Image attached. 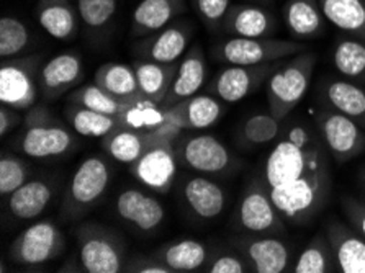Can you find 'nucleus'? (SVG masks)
<instances>
[{
	"label": "nucleus",
	"instance_id": "obj_1",
	"mask_svg": "<svg viewBox=\"0 0 365 273\" xmlns=\"http://www.w3.org/2000/svg\"><path fill=\"white\" fill-rule=\"evenodd\" d=\"M262 178L287 222L305 226L317 218L333 193L331 155L317 128L303 121L285 125L265 159Z\"/></svg>",
	"mask_w": 365,
	"mask_h": 273
},
{
	"label": "nucleus",
	"instance_id": "obj_2",
	"mask_svg": "<svg viewBox=\"0 0 365 273\" xmlns=\"http://www.w3.org/2000/svg\"><path fill=\"white\" fill-rule=\"evenodd\" d=\"M77 139L69 126L56 118L44 103H36L26 111L15 148L31 159H54L68 155Z\"/></svg>",
	"mask_w": 365,
	"mask_h": 273
},
{
	"label": "nucleus",
	"instance_id": "obj_3",
	"mask_svg": "<svg viewBox=\"0 0 365 273\" xmlns=\"http://www.w3.org/2000/svg\"><path fill=\"white\" fill-rule=\"evenodd\" d=\"M318 56L312 51L298 53L287 58L284 64L269 77L265 83L269 111L275 118L285 121L298 103L305 98L312 86Z\"/></svg>",
	"mask_w": 365,
	"mask_h": 273
},
{
	"label": "nucleus",
	"instance_id": "obj_4",
	"mask_svg": "<svg viewBox=\"0 0 365 273\" xmlns=\"http://www.w3.org/2000/svg\"><path fill=\"white\" fill-rule=\"evenodd\" d=\"M113 178V169L103 155H91L84 159L69 180L61 206V218L76 221L102 202Z\"/></svg>",
	"mask_w": 365,
	"mask_h": 273
},
{
	"label": "nucleus",
	"instance_id": "obj_5",
	"mask_svg": "<svg viewBox=\"0 0 365 273\" xmlns=\"http://www.w3.org/2000/svg\"><path fill=\"white\" fill-rule=\"evenodd\" d=\"M77 249L86 273H120L126 265V241L113 227L84 221L76 227Z\"/></svg>",
	"mask_w": 365,
	"mask_h": 273
},
{
	"label": "nucleus",
	"instance_id": "obj_6",
	"mask_svg": "<svg viewBox=\"0 0 365 273\" xmlns=\"http://www.w3.org/2000/svg\"><path fill=\"white\" fill-rule=\"evenodd\" d=\"M307 51L302 41L280 38H235L228 36L213 44L212 58L226 66H256L292 58Z\"/></svg>",
	"mask_w": 365,
	"mask_h": 273
},
{
	"label": "nucleus",
	"instance_id": "obj_7",
	"mask_svg": "<svg viewBox=\"0 0 365 273\" xmlns=\"http://www.w3.org/2000/svg\"><path fill=\"white\" fill-rule=\"evenodd\" d=\"M43 54H24L2 59L0 66V103L29 111L41 96Z\"/></svg>",
	"mask_w": 365,
	"mask_h": 273
},
{
	"label": "nucleus",
	"instance_id": "obj_8",
	"mask_svg": "<svg viewBox=\"0 0 365 273\" xmlns=\"http://www.w3.org/2000/svg\"><path fill=\"white\" fill-rule=\"evenodd\" d=\"M313 123L336 164L351 163L365 153V130L349 116L319 102Z\"/></svg>",
	"mask_w": 365,
	"mask_h": 273
},
{
	"label": "nucleus",
	"instance_id": "obj_9",
	"mask_svg": "<svg viewBox=\"0 0 365 273\" xmlns=\"http://www.w3.org/2000/svg\"><path fill=\"white\" fill-rule=\"evenodd\" d=\"M235 221L241 232L270 236H282L285 232L287 221L279 213L262 177L252 178L245 187L237 203Z\"/></svg>",
	"mask_w": 365,
	"mask_h": 273
},
{
	"label": "nucleus",
	"instance_id": "obj_10",
	"mask_svg": "<svg viewBox=\"0 0 365 273\" xmlns=\"http://www.w3.org/2000/svg\"><path fill=\"white\" fill-rule=\"evenodd\" d=\"M64 249V232L53 221H38L14 239L9 259L20 267H38L58 259Z\"/></svg>",
	"mask_w": 365,
	"mask_h": 273
},
{
	"label": "nucleus",
	"instance_id": "obj_11",
	"mask_svg": "<svg viewBox=\"0 0 365 273\" xmlns=\"http://www.w3.org/2000/svg\"><path fill=\"white\" fill-rule=\"evenodd\" d=\"M175 154L182 165L202 175H223L235 165L230 149L212 135L179 136Z\"/></svg>",
	"mask_w": 365,
	"mask_h": 273
},
{
	"label": "nucleus",
	"instance_id": "obj_12",
	"mask_svg": "<svg viewBox=\"0 0 365 273\" xmlns=\"http://www.w3.org/2000/svg\"><path fill=\"white\" fill-rule=\"evenodd\" d=\"M230 246L245 255L254 273H284L292 269V247L279 236L237 232L230 237Z\"/></svg>",
	"mask_w": 365,
	"mask_h": 273
},
{
	"label": "nucleus",
	"instance_id": "obj_13",
	"mask_svg": "<svg viewBox=\"0 0 365 273\" xmlns=\"http://www.w3.org/2000/svg\"><path fill=\"white\" fill-rule=\"evenodd\" d=\"M284 61L256 66H226L208 83V93L223 100L225 103L241 102L264 87L269 77L284 64Z\"/></svg>",
	"mask_w": 365,
	"mask_h": 273
},
{
	"label": "nucleus",
	"instance_id": "obj_14",
	"mask_svg": "<svg viewBox=\"0 0 365 273\" xmlns=\"http://www.w3.org/2000/svg\"><path fill=\"white\" fill-rule=\"evenodd\" d=\"M193 33H195V25L192 24V20L177 19L159 31L140 38V41L135 44V54L138 59L153 61V63H179V59L189 51Z\"/></svg>",
	"mask_w": 365,
	"mask_h": 273
},
{
	"label": "nucleus",
	"instance_id": "obj_15",
	"mask_svg": "<svg viewBox=\"0 0 365 273\" xmlns=\"http://www.w3.org/2000/svg\"><path fill=\"white\" fill-rule=\"evenodd\" d=\"M177 163L179 159L174 143H154L135 164H131V172L149 190L165 193L175 180Z\"/></svg>",
	"mask_w": 365,
	"mask_h": 273
},
{
	"label": "nucleus",
	"instance_id": "obj_16",
	"mask_svg": "<svg viewBox=\"0 0 365 273\" xmlns=\"http://www.w3.org/2000/svg\"><path fill=\"white\" fill-rule=\"evenodd\" d=\"M277 30V16L267 5L254 2L231 5L221 26V33L235 38H269Z\"/></svg>",
	"mask_w": 365,
	"mask_h": 273
},
{
	"label": "nucleus",
	"instance_id": "obj_17",
	"mask_svg": "<svg viewBox=\"0 0 365 273\" xmlns=\"http://www.w3.org/2000/svg\"><path fill=\"white\" fill-rule=\"evenodd\" d=\"M84 81V64L79 53H61L44 61L41 68V98L44 102H56L66 93L76 91Z\"/></svg>",
	"mask_w": 365,
	"mask_h": 273
},
{
	"label": "nucleus",
	"instance_id": "obj_18",
	"mask_svg": "<svg viewBox=\"0 0 365 273\" xmlns=\"http://www.w3.org/2000/svg\"><path fill=\"white\" fill-rule=\"evenodd\" d=\"M115 211L125 225L140 232H153L165 220V210L156 197L138 188H126L115 203Z\"/></svg>",
	"mask_w": 365,
	"mask_h": 273
},
{
	"label": "nucleus",
	"instance_id": "obj_19",
	"mask_svg": "<svg viewBox=\"0 0 365 273\" xmlns=\"http://www.w3.org/2000/svg\"><path fill=\"white\" fill-rule=\"evenodd\" d=\"M318 100L349 116L365 130V86L344 77H326L317 88Z\"/></svg>",
	"mask_w": 365,
	"mask_h": 273
},
{
	"label": "nucleus",
	"instance_id": "obj_20",
	"mask_svg": "<svg viewBox=\"0 0 365 273\" xmlns=\"http://www.w3.org/2000/svg\"><path fill=\"white\" fill-rule=\"evenodd\" d=\"M207 58L200 43H195L179 61L175 77L170 86L168 96L161 103L164 108H170L180 103L182 100L197 96L198 91L207 81Z\"/></svg>",
	"mask_w": 365,
	"mask_h": 273
},
{
	"label": "nucleus",
	"instance_id": "obj_21",
	"mask_svg": "<svg viewBox=\"0 0 365 273\" xmlns=\"http://www.w3.org/2000/svg\"><path fill=\"white\" fill-rule=\"evenodd\" d=\"M326 237L341 273H365V237L339 220H329Z\"/></svg>",
	"mask_w": 365,
	"mask_h": 273
},
{
	"label": "nucleus",
	"instance_id": "obj_22",
	"mask_svg": "<svg viewBox=\"0 0 365 273\" xmlns=\"http://www.w3.org/2000/svg\"><path fill=\"white\" fill-rule=\"evenodd\" d=\"M182 198L200 220H215L226 208V192L205 175H187L182 180Z\"/></svg>",
	"mask_w": 365,
	"mask_h": 273
},
{
	"label": "nucleus",
	"instance_id": "obj_23",
	"mask_svg": "<svg viewBox=\"0 0 365 273\" xmlns=\"http://www.w3.org/2000/svg\"><path fill=\"white\" fill-rule=\"evenodd\" d=\"M282 20L295 41L318 40L328 24L319 0H287L282 5Z\"/></svg>",
	"mask_w": 365,
	"mask_h": 273
},
{
	"label": "nucleus",
	"instance_id": "obj_24",
	"mask_svg": "<svg viewBox=\"0 0 365 273\" xmlns=\"http://www.w3.org/2000/svg\"><path fill=\"white\" fill-rule=\"evenodd\" d=\"M35 16L43 30L58 41H73L82 26L73 0H38Z\"/></svg>",
	"mask_w": 365,
	"mask_h": 273
},
{
	"label": "nucleus",
	"instance_id": "obj_25",
	"mask_svg": "<svg viewBox=\"0 0 365 273\" xmlns=\"http://www.w3.org/2000/svg\"><path fill=\"white\" fill-rule=\"evenodd\" d=\"M169 118L179 125L182 130H208L225 113L223 100L205 93L182 100L180 103L168 108Z\"/></svg>",
	"mask_w": 365,
	"mask_h": 273
},
{
	"label": "nucleus",
	"instance_id": "obj_26",
	"mask_svg": "<svg viewBox=\"0 0 365 273\" xmlns=\"http://www.w3.org/2000/svg\"><path fill=\"white\" fill-rule=\"evenodd\" d=\"M187 12V0H141L131 19V35L145 38Z\"/></svg>",
	"mask_w": 365,
	"mask_h": 273
},
{
	"label": "nucleus",
	"instance_id": "obj_27",
	"mask_svg": "<svg viewBox=\"0 0 365 273\" xmlns=\"http://www.w3.org/2000/svg\"><path fill=\"white\" fill-rule=\"evenodd\" d=\"M56 192L53 182L46 178H30L19 190L9 195L5 210L19 221H30L40 216L51 203Z\"/></svg>",
	"mask_w": 365,
	"mask_h": 273
},
{
	"label": "nucleus",
	"instance_id": "obj_28",
	"mask_svg": "<svg viewBox=\"0 0 365 273\" xmlns=\"http://www.w3.org/2000/svg\"><path fill=\"white\" fill-rule=\"evenodd\" d=\"M154 143H164L159 141L154 131H136L128 130V128H118L117 131L110 133L108 136L103 138V149L117 163L131 165Z\"/></svg>",
	"mask_w": 365,
	"mask_h": 273
},
{
	"label": "nucleus",
	"instance_id": "obj_29",
	"mask_svg": "<svg viewBox=\"0 0 365 273\" xmlns=\"http://www.w3.org/2000/svg\"><path fill=\"white\" fill-rule=\"evenodd\" d=\"M153 255L169 269H173L174 273L195 272L203 269L207 264L210 249L195 239H179V241L164 244L163 247L154 250Z\"/></svg>",
	"mask_w": 365,
	"mask_h": 273
},
{
	"label": "nucleus",
	"instance_id": "obj_30",
	"mask_svg": "<svg viewBox=\"0 0 365 273\" xmlns=\"http://www.w3.org/2000/svg\"><path fill=\"white\" fill-rule=\"evenodd\" d=\"M131 66L136 72L140 96L151 100V102L163 103L170 86H173L179 63L161 64L146 59H135Z\"/></svg>",
	"mask_w": 365,
	"mask_h": 273
},
{
	"label": "nucleus",
	"instance_id": "obj_31",
	"mask_svg": "<svg viewBox=\"0 0 365 273\" xmlns=\"http://www.w3.org/2000/svg\"><path fill=\"white\" fill-rule=\"evenodd\" d=\"M93 82L110 96L121 102H133L140 96L136 72L133 66L121 63H105L96 71Z\"/></svg>",
	"mask_w": 365,
	"mask_h": 273
},
{
	"label": "nucleus",
	"instance_id": "obj_32",
	"mask_svg": "<svg viewBox=\"0 0 365 273\" xmlns=\"http://www.w3.org/2000/svg\"><path fill=\"white\" fill-rule=\"evenodd\" d=\"M329 24L351 36L365 38V0H319Z\"/></svg>",
	"mask_w": 365,
	"mask_h": 273
},
{
	"label": "nucleus",
	"instance_id": "obj_33",
	"mask_svg": "<svg viewBox=\"0 0 365 273\" xmlns=\"http://www.w3.org/2000/svg\"><path fill=\"white\" fill-rule=\"evenodd\" d=\"M333 64L341 77L365 86V38L337 40L333 48Z\"/></svg>",
	"mask_w": 365,
	"mask_h": 273
},
{
	"label": "nucleus",
	"instance_id": "obj_34",
	"mask_svg": "<svg viewBox=\"0 0 365 273\" xmlns=\"http://www.w3.org/2000/svg\"><path fill=\"white\" fill-rule=\"evenodd\" d=\"M74 4L86 35L102 41L117 15V0H74Z\"/></svg>",
	"mask_w": 365,
	"mask_h": 273
},
{
	"label": "nucleus",
	"instance_id": "obj_35",
	"mask_svg": "<svg viewBox=\"0 0 365 273\" xmlns=\"http://www.w3.org/2000/svg\"><path fill=\"white\" fill-rule=\"evenodd\" d=\"M66 118L69 121V126L81 136L87 138H105L110 133L117 131L121 128L120 116H112L98 113V111L79 107L76 103H69L66 108Z\"/></svg>",
	"mask_w": 365,
	"mask_h": 273
},
{
	"label": "nucleus",
	"instance_id": "obj_36",
	"mask_svg": "<svg viewBox=\"0 0 365 273\" xmlns=\"http://www.w3.org/2000/svg\"><path fill=\"white\" fill-rule=\"evenodd\" d=\"M290 272L293 273H333L339 272L334 257L333 247L326 237V232H319L307 247L298 255L295 264L292 265Z\"/></svg>",
	"mask_w": 365,
	"mask_h": 273
},
{
	"label": "nucleus",
	"instance_id": "obj_37",
	"mask_svg": "<svg viewBox=\"0 0 365 273\" xmlns=\"http://www.w3.org/2000/svg\"><path fill=\"white\" fill-rule=\"evenodd\" d=\"M169 121L168 108L161 103L138 97L128 103V107L120 115L121 128L136 131H154Z\"/></svg>",
	"mask_w": 365,
	"mask_h": 273
},
{
	"label": "nucleus",
	"instance_id": "obj_38",
	"mask_svg": "<svg viewBox=\"0 0 365 273\" xmlns=\"http://www.w3.org/2000/svg\"><path fill=\"white\" fill-rule=\"evenodd\" d=\"M69 103H76L79 107L98 111V113L120 116L128 107L130 102H121V100L110 96L108 92H105L102 87H98L93 82L73 91L69 96Z\"/></svg>",
	"mask_w": 365,
	"mask_h": 273
},
{
	"label": "nucleus",
	"instance_id": "obj_39",
	"mask_svg": "<svg viewBox=\"0 0 365 273\" xmlns=\"http://www.w3.org/2000/svg\"><path fill=\"white\" fill-rule=\"evenodd\" d=\"M33 33L24 21L15 16L0 20V56L2 59L24 56L33 46Z\"/></svg>",
	"mask_w": 365,
	"mask_h": 273
},
{
	"label": "nucleus",
	"instance_id": "obj_40",
	"mask_svg": "<svg viewBox=\"0 0 365 273\" xmlns=\"http://www.w3.org/2000/svg\"><path fill=\"white\" fill-rule=\"evenodd\" d=\"M284 121L270 113H257L245 121L241 128V139L249 148H261L275 143L284 131Z\"/></svg>",
	"mask_w": 365,
	"mask_h": 273
},
{
	"label": "nucleus",
	"instance_id": "obj_41",
	"mask_svg": "<svg viewBox=\"0 0 365 273\" xmlns=\"http://www.w3.org/2000/svg\"><path fill=\"white\" fill-rule=\"evenodd\" d=\"M31 169L26 160L12 153H4L0 158V195L7 198L30 180Z\"/></svg>",
	"mask_w": 365,
	"mask_h": 273
},
{
	"label": "nucleus",
	"instance_id": "obj_42",
	"mask_svg": "<svg viewBox=\"0 0 365 273\" xmlns=\"http://www.w3.org/2000/svg\"><path fill=\"white\" fill-rule=\"evenodd\" d=\"M231 249L221 247L210 250V257L203 267L207 273H251L252 267L241 252L230 246Z\"/></svg>",
	"mask_w": 365,
	"mask_h": 273
},
{
	"label": "nucleus",
	"instance_id": "obj_43",
	"mask_svg": "<svg viewBox=\"0 0 365 273\" xmlns=\"http://www.w3.org/2000/svg\"><path fill=\"white\" fill-rule=\"evenodd\" d=\"M190 2L207 30L212 33L221 31L225 16L231 7V0H190Z\"/></svg>",
	"mask_w": 365,
	"mask_h": 273
},
{
	"label": "nucleus",
	"instance_id": "obj_44",
	"mask_svg": "<svg viewBox=\"0 0 365 273\" xmlns=\"http://www.w3.org/2000/svg\"><path fill=\"white\" fill-rule=\"evenodd\" d=\"M341 206L347 221L351 222V226L365 237V202L364 200L351 197V195H344V197L341 198Z\"/></svg>",
	"mask_w": 365,
	"mask_h": 273
},
{
	"label": "nucleus",
	"instance_id": "obj_45",
	"mask_svg": "<svg viewBox=\"0 0 365 273\" xmlns=\"http://www.w3.org/2000/svg\"><path fill=\"white\" fill-rule=\"evenodd\" d=\"M128 273H174L173 269L163 264L154 255H136L135 259L126 262L125 270Z\"/></svg>",
	"mask_w": 365,
	"mask_h": 273
},
{
	"label": "nucleus",
	"instance_id": "obj_46",
	"mask_svg": "<svg viewBox=\"0 0 365 273\" xmlns=\"http://www.w3.org/2000/svg\"><path fill=\"white\" fill-rule=\"evenodd\" d=\"M24 118L25 116L20 115V110H15L4 103L0 105V135L7 136L16 126H21Z\"/></svg>",
	"mask_w": 365,
	"mask_h": 273
},
{
	"label": "nucleus",
	"instance_id": "obj_47",
	"mask_svg": "<svg viewBox=\"0 0 365 273\" xmlns=\"http://www.w3.org/2000/svg\"><path fill=\"white\" fill-rule=\"evenodd\" d=\"M59 272H84V267H82L79 257H77L74 252L71 257H68V260L64 262Z\"/></svg>",
	"mask_w": 365,
	"mask_h": 273
},
{
	"label": "nucleus",
	"instance_id": "obj_48",
	"mask_svg": "<svg viewBox=\"0 0 365 273\" xmlns=\"http://www.w3.org/2000/svg\"><path fill=\"white\" fill-rule=\"evenodd\" d=\"M249 2H254V4H262V5H270L274 2V0H249Z\"/></svg>",
	"mask_w": 365,
	"mask_h": 273
},
{
	"label": "nucleus",
	"instance_id": "obj_49",
	"mask_svg": "<svg viewBox=\"0 0 365 273\" xmlns=\"http://www.w3.org/2000/svg\"><path fill=\"white\" fill-rule=\"evenodd\" d=\"M361 183H362V188H364V192H365V170L361 174Z\"/></svg>",
	"mask_w": 365,
	"mask_h": 273
}]
</instances>
